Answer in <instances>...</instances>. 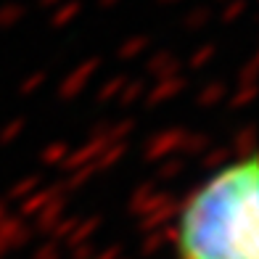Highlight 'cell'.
Listing matches in <instances>:
<instances>
[{
	"label": "cell",
	"instance_id": "6da1fadb",
	"mask_svg": "<svg viewBox=\"0 0 259 259\" xmlns=\"http://www.w3.org/2000/svg\"><path fill=\"white\" fill-rule=\"evenodd\" d=\"M175 259H259V156L254 151L188 191L175 214Z\"/></svg>",
	"mask_w": 259,
	"mask_h": 259
}]
</instances>
